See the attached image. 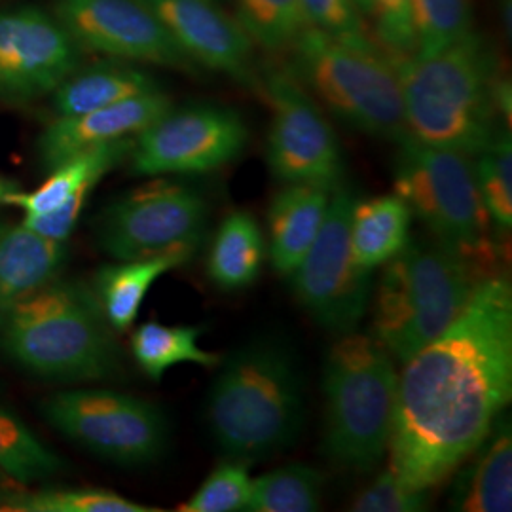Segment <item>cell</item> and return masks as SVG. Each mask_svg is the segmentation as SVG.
Returning a JSON list of instances; mask_svg holds the SVG:
<instances>
[{
    "label": "cell",
    "mask_w": 512,
    "mask_h": 512,
    "mask_svg": "<svg viewBox=\"0 0 512 512\" xmlns=\"http://www.w3.org/2000/svg\"><path fill=\"white\" fill-rule=\"evenodd\" d=\"M135 137L84 150L52 167L48 179L31 192H12L6 205L23 211V224L48 238L67 241L88 196L99 181L133 150Z\"/></svg>",
    "instance_id": "obj_16"
},
{
    "label": "cell",
    "mask_w": 512,
    "mask_h": 512,
    "mask_svg": "<svg viewBox=\"0 0 512 512\" xmlns=\"http://www.w3.org/2000/svg\"><path fill=\"white\" fill-rule=\"evenodd\" d=\"M372 38L393 63L418 52L412 0H370Z\"/></svg>",
    "instance_id": "obj_35"
},
{
    "label": "cell",
    "mask_w": 512,
    "mask_h": 512,
    "mask_svg": "<svg viewBox=\"0 0 512 512\" xmlns=\"http://www.w3.org/2000/svg\"><path fill=\"white\" fill-rule=\"evenodd\" d=\"M355 196L346 186L330 194L329 209L310 251L294 270L293 293L323 329L346 334L357 329L372 296V270L361 268L349 243Z\"/></svg>",
    "instance_id": "obj_11"
},
{
    "label": "cell",
    "mask_w": 512,
    "mask_h": 512,
    "mask_svg": "<svg viewBox=\"0 0 512 512\" xmlns=\"http://www.w3.org/2000/svg\"><path fill=\"white\" fill-rule=\"evenodd\" d=\"M399 372L374 338L346 332L323 365V452L338 469L374 471L387 452Z\"/></svg>",
    "instance_id": "obj_6"
},
{
    "label": "cell",
    "mask_w": 512,
    "mask_h": 512,
    "mask_svg": "<svg viewBox=\"0 0 512 512\" xmlns=\"http://www.w3.org/2000/svg\"><path fill=\"white\" fill-rule=\"evenodd\" d=\"M217 368L205 420L224 459L249 465L294 446L304 429L306 397L291 348L262 338L236 349Z\"/></svg>",
    "instance_id": "obj_3"
},
{
    "label": "cell",
    "mask_w": 512,
    "mask_h": 512,
    "mask_svg": "<svg viewBox=\"0 0 512 512\" xmlns=\"http://www.w3.org/2000/svg\"><path fill=\"white\" fill-rule=\"evenodd\" d=\"M353 4L359 8V12H361L363 16H368V12H370V0H353Z\"/></svg>",
    "instance_id": "obj_38"
},
{
    "label": "cell",
    "mask_w": 512,
    "mask_h": 512,
    "mask_svg": "<svg viewBox=\"0 0 512 512\" xmlns=\"http://www.w3.org/2000/svg\"><path fill=\"white\" fill-rule=\"evenodd\" d=\"M82 48L38 6L0 10V101H37L78 69Z\"/></svg>",
    "instance_id": "obj_14"
},
{
    "label": "cell",
    "mask_w": 512,
    "mask_h": 512,
    "mask_svg": "<svg viewBox=\"0 0 512 512\" xmlns=\"http://www.w3.org/2000/svg\"><path fill=\"white\" fill-rule=\"evenodd\" d=\"M194 63L238 80L253 76V40L215 0H147Z\"/></svg>",
    "instance_id": "obj_17"
},
{
    "label": "cell",
    "mask_w": 512,
    "mask_h": 512,
    "mask_svg": "<svg viewBox=\"0 0 512 512\" xmlns=\"http://www.w3.org/2000/svg\"><path fill=\"white\" fill-rule=\"evenodd\" d=\"M184 262L181 256H152L103 266L95 275V296L110 327L118 332L131 329L150 287Z\"/></svg>",
    "instance_id": "obj_25"
},
{
    "label": "cell",
    "mask_w": 512,
    "mask_h": 512,
    "mask_svg": "<svg viewBox=\"0 0 512 512\" xmlns=\"http://www.w3.org/2000/svg\"><path fill=\"white\" fill-rule=\"evenodd\" d=\"M253 480L245 463L224 459L203 480L188 501L179 507L181 512L247 511Z\"/></svg>",
    "instance_id": "obj_33"
},
{
    "label": "cell",
    "mask_w": 512,
    "mask_h": 512,
    "mask_svg": "<svg viewBox=\"0 0 512 512\" xmlns=\"http://www.w3.org/2000/svg\"><path fill=\"white\" fill-rule=\"evenodd\" d=\"M416 55H433L473 33L471 0H412Z\"/></svg>",
    "instance_id": "obj_31"
},
{
    "label": "cell",
    "mask_w": 512,
    "mask_h": 512,
    "mask_svg": "<svg viewBox=\"0 0 512 512\" xmlns=\"http://www.w3.org/2000/svg\"><path fill=\"white\" fill-rule=\"evenodd\" d=\"M249 141L241 114L217 105L171 109L135 135V175H196L236 160Z\"/></svg>",
    "instance_id": "obj_13"
},
{
    "label": "cell",
    "mask_w": 512,
    "mask_h": 512,
    "mask_svg": "<svg viewBox=\"0 0 512 512\" xmlns=\"http://www.w3.org/2000/svg\"><path fill=\"white\" fill-rule=\"evenodd\" d=\"M16 190H19L18 183H14V181H10V179H6V177H0V205H4L6 198H8L12 192H16Z\"/></svg>",
    "instance_id": "obj_37"
},
{
    "label": "cell",
    "mask_w": 512,
    "mask_h": 512,
    "mask_svg": "<svg viewBox=\"0 0 512 512\" xmlns=\"http://www.w3.org/2000/svg\"><path fill=\"white\" fill-rule=\"evenodd\" d=\"M476 184L482 203L495 226H512V147L509 133L501 131L494 141L476 154Z\"/></svg>",
    "instance_id": "obj_32"
},
{
    "label": "cell",
    "mask_w": 512,
    "mask_h": 512,
    "mask_svg": "<svg viewBox=\"0 0 512 512\" xmlns=\"http://www.w3.org/2000/svg\"><path fill=\"white\" fill-rule=\"evenodd\" d=\"M238 21L253 44L270 52L291 48L310 27L300 0H238Z\"/></svg>",
    "instance_id": "obj_30"
},
{
    "label": "cell",
    "mask_w": 512,
    "mask_h": 512,
    "mask_svg": "<svg viewBox=\"0 0 512 512\" xmlns=\"http://www.w3.org/2000/svg\"><path fill=\"white\" fill-rule=\"evenodd\" d=\"M207 224L209 207L196 188L156 179L110 202L97 217L95 238L114 260L181 256L188 262Z\"/></svg>",
    "instance_id": "obj_9"
},
{
    "label": "cell",
    "mask_w": 512,
    "mask_h": 512,
    "mask_svg": "<svg viewBox=\"0 0 512 512\" xmlns=\"http://www.w3.org/2000/svg\"><path fill=\"white\" fill-rule=\"evenodd\" d=\"M484 279L471 260L439 239L408 241L384 264L374 298V338L404 363L454 323Z\"/></svg>",
    "instance_id": "obj_5"
},
{
    "label": "cell",
    "mask_w": 512,
    "mask_h": 512,
    "mask_svg": "<svg viewBox=\"0 0 512 512\" xmlns=\"http://www.w3.org/2000/svg\"><path fill=\"white\" fill-rule=\"evenodd\" d=\"M154 512L105 488H46L0 495V512Z\"/></svg>",
    "instance_id": "obj_29"
},
{
    "label": "cell",
    "mask_w": 512,
    "mask_h": 512,
    "mask_svg": "<svg viewBox=\"0 0 512 512\" xmlns=\"http://www.w3.org/2000/svg\"><path fill=\"white\" fill-rule=\"evenodd\" d=\"M67 243L27 224H0V311L46 287L67 262Z\"/></svg>",
    "instance_id": "obj_20"
},
{
    "label": "cell",
    "mask_w": 512,
    "mask_h": 512,
    "mask_svg": "<svg viewBox=\"0 0 512 512\" xmlns=\"http://www.w3.org/2000/svg\"><path fill=\"white\" fill-rule=\"evenodd\" d=\"M200 334V327H165L158 321H148L133 332L131 353L154 382H160L171 366L181 363L207 368L219 366L222 361L219 353L198 346Z\"/></svg>",
    "instance_id": "obj_26"
},
{
    "label": "cell",
    "mask_w": 512,
    "mask_h": 512,
    "mask_svg": "<svg viewBox=\"0 0 512 512\" xmlns=\"http://www.w3.org/2000/svg\"><path fill=\"white\" fill-rule=\"evenodd\" d=\"M158 90V82L143 69L128 63H101L84 71L76 69L52 95L57 116H73Z\"/></svg>",
    "instance_id": "obj_23"
},
{
    "label": "cell",
    "mask_w": 512,
    "mask_h": 512,
    "mask_svg": "<svg viewBox=\"0 0 512 512\" xmlns=\"http://www.w3.org/2000/svg\"><path fill=\"white\" fill-rule=\"evenodd\" d=\"M475 459L458 476L452 509L461 512H509L512 507L511 423L501 418L473 452Z\"/></svg>",
    "instance_id": "obj_21"
},
{
    "label": "cell",
    "mask_w": 512,
    "mask_h": 512,
    "mask_svg": "<svg viewBox=\"0 0 512 512\" xmlns=\"http://www.w3.org/2000/svg\"><path fill=\"white\" fill-rule=\"evenodd\" d=\"M171 107V99L158 90L103 109L57 116L38 137L40 162L52 169L84 150L135 137Z\"/></svg>",
    "instance_id": "obj_18"
},
{
    "label": "cell",
    "mask_w": 512,
    "mask_h": 512,
    "mask_svg": "<svg viewBox=\"0 0 512 512\" xmlns=\"http://www.w3.org/2000/svg\"><path fill=\"white\" fill-rule=\"evenodd\" d=\"M410 226L412 211L397 194L355 200L349 219V243L355 262L372 272L384 266L410 241Z\"/></svg>",
    "instance_id": "obj_22"
},
{
    "label": "cell",
    "mask_w": 512,
    "mask_h": 512,
    "mask_svg": "<svg viewBox=\"0 0 512 512\" xmlns=\"http://www.w3.org/2000/svg\"><path fill=\"white\" fill-rule=\"evenodd\" d=\"M266 243L255 217L232 211L220 222L207 255L209 279L222 291H243L260 277Z\"/></svg>",
    "instance_id": "obj_24"
},
{
    "label": "cell",
    "mask_w": 512,
    "mask_h": 512,
    "mask_svg": "<svg viewBox=\"0 0 512 512\" xmlns=\"http://www.w3.org/2000/svg\"><path fill=\"white\" fill-rule=\"evenodd\" d=\"M63 469V458L0 404V471L16 482L29 484L59 475Z\"/></svg>",
    "instance_id": "obj_28"
},
{
    "label": "cell",
    "mask_w": 512,
    "mask_h": 512,
    "mask_svg": "<svg viewBox=\"0 0 512 512\" xmlns=\"http://www.w3.org/2000/svg\"><path fill=\"white\" fill-rule=\"evenodd\" d=\"M42 416L74 444L124 467L156 461L169 437L156 404L109 389L59 391L42 403Z\"/></svg>",
    "instance_id": "obj_10"
},
{
    "label": "cell",
    "mask_w": 512,
    "mask_h": 512,
    "mask_svg": "<svg viewBox=\"0 0 512 512\" xmlns=\"http://www.w3.org/2000/svg\"><path fill=\"white\" fill-rule=\"evenodd\" d=\"M296 80L351 128L401 143L408 137L403 90L393 61L308 27L293 46Z\"/></svg>",
    "instance_id": "obj_7"
},
{
    "label": "cell",
    "mask_w": 512,
    "mask_h": 512,
    "mask_svg": "<svg viewBox=\"0 0 512 512\" xmlns=\"http://www.w3.org/2000/svg\"><path fill=\"white\" fill-rule=\"evenodd\" d=\"M332 190L319 184H285L268 211L270 258L281 275H291L310 251L329 209Z\"/></svg>",
    "instance_id": "obj_19"
},
{
    "label": "cell",
    "mask_w": 512,
    "mask_h": 512,
    "mask_svg": "<svg viewBox=\"0 0 512 512\" xmlns=\"http://www.w3.org/2000/svg\"><path fill=\"white\" fill-rule=\"evenodd\" d=\"M323 486L325 478L321 471L300 463L285 465L253 480L247 511H319Z\"/></svg>",
    "instance_id": "obj_27"
},
{
    "label": "cell",
    "mask_w": 512,
    "mask_h": 512,
    "mask_svg": "<svg viewBox=\"0 0 512 512\" xmlns=\"http://www.w3.org/2000/svg\"><path fill=\"white\" fill-rule=\"evenodd\" d=\"M0 349L31 374L59 382L103 380L120 361L95 293L59 277L0 311Z\"/></svg>",
    "instance_id": "obj_4"
},
{
    "label": "cell",
    "mask_w": 512,
    "mask_h": 512,
    "mask_svg": "<svg viewBox=\"0 0 512 512\" xmlns=\"http://www.w3.org/2000/svg\"><path fill=\"white\" fill-rule=\"evenodd\" d=\"M511 397V283L488 277L454 323L404 361L387 471L431 492L473 456Z\"/></svg>",
    "instance_id": "obj_1"
},
{
    "label": "cell",
    "mask_w": 512,
    "mask_h": 512,
    "mask_svg": "<svg viewBox=\"0 0 512 512\" xmlns=\"http://www.w3.org/2000/svg\"><path fill=\"white\" fill-rule=\"evenodd\" d=\"M264 97L272 109L266 158L275 179L285 184H342L344 158L334 129L308 90L291 71L264 76Z\"/></svg>",
    "instance_id": "obj_12"
},
{
    "label": "cell",
    "mask_w": 512,
    "mask_h": 512,
    "mask_svg": "<svg viewBox=\"0 0 512 512\" xmlns=\"http://www.w3.org/2000/svg\"><path fill=\"white\" fill-rule=\"evenodd\" d=\"M308 25L363 50H380L353 0H300Z\"/></svg>",
    "instance_id": "obj_34"
},
{
    "label": "cell",
    "mask_w": 512,
    "mask_h": 512,
    "mask_svg": "<svg viewBox=\"0 0 512 512\" xmlns=\"http://www.w3.org/2000/svg\"><path fill=\"white\" fill-rule=\"evenodd\" d=\"M393 65L414 141L476 156L503 131L499 114L511 124V86L499 78L494 55L475 33L437 54Z\"/></svg>",
    "instance_id": "obj_2"
},
{
    "label": "cell",
    "mask_w": 512,
    "mask_h": 512,
    "mask_svg": "<svg viewBox=\"0 0 512 512\" xmlns=\"http://www.w3.org/2000/svg\"><path fill=\"white\" fill-rule=\"evenodd\" d=\"M54 16L80 48L95 54L183 71L196 65L147 0H55Z\"/></svg>",
    "instance_id": "obj_15"
},
{
    "label": "cell",
    "mask_w": 512,
    "mask_h": 512,
    "mask_svg": "<svg viewBox=\"0 0 512 512\" xmlns=\"http://www.w3.org/2000/svg\"><path fill=\"white\" fill-rule=\"evenodd\" d=\"M431 507L427 490H412L403 482L385 471L372 484H368L351 503L355 512H420Z\"/></svg>",
    "instance_id": "obj_36"
},
{
    "label": "cell",
    "mask_w": 512,
    "mask_h": 512,
    "mask_svg": "<svg viewBox=\"0 0 512 512\" xmlns=\"http://www.w3.org/2000/svg\"><path fill=\"white\" fill-rule=\"evenodd\" d=\"M399 147L395 194L408 203L412 217H418L433 238L492 277L494 222L480 198L473 156L423 145L412 137H406Z\"/></svg>",
    "instance_id": "obj_8"
},
{
    "label": "cell",
    "mask_w": 512,
    "mask_h": 512,
    "mask_svg": "<svg viewBox=\"0 0 512 512\" xmlns=\"http://www.w3.org/2000/svg\"><path fill=\"white\" fill-rule=\"evenodd\" d=\"M6 478H8V476L4 475V473H2V471H0V486H2V484H4V482H6Z\"/></svg>",
    "instance_id": "obj_39"
}]
</instances>
